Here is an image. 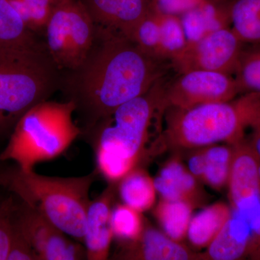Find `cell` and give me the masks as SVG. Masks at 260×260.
<instances>
[{"label": "cell", "mask_w": 260, "mask_h": 260, "mask_svg": "<svg viewBox=\"0 0 260 260\" xmlns=\"http://www.w3.org/2000/svg\"><path fill=\"white\" fill-rule=\"evenodd\" d=\"M179 18L189 44L220 29L230 28V6H220L214 0H205Z\"/></svg>", "instance_id": "cell-17"}, {"label": "cell", "mask_w": 260, "mask_h": 260, "mask_svg": "<svg viewBox=\"0 0 260 260\" xmlns=\"http://www.w3.org/2000/svg\"><path fill=\"white\" fill-rule=\"evenodd\" d=\"M118 184L122 204L141 213L155 205L158 193L153 179L145 171L136 168Z\"/></svg>", "instance_id": "cell-20"}, {"label": "cell", "mask_w": 260, "mask_h": 260, "mask_svg": "<svg viewBox=\"0 0 260 260\" xmlns=\"http://www.w3.org/2000/svg\"><path fill=\"white\" fill-rule=\"evenodd\" d=\"M97 26L131 39L140 22L150 11V0H80Z\"/></svg>", "instance_id": "cell-14"}, {"label": "cell", "mask_w": 260, "mask_h": 260, "mask_svg": "<svg viewBox=\"0 0 260 260\" xmlns=\"http://www.w3.org/2000/svg\"><path fill=\"white\" fill-rule=\"evenodd\" d=\"M167 84L159 80L148 92L123 104L88 134L93 138L96 172L116 184L136 169L144 155L154 116L166 109Z\"/></svg>", "instance_id": "cell-2"}, {"label": "cell", "mask_w": 260, "mask_h": 260, "mask_svg": "<svg viewBox=\"0 0 260 260\" xmlns=\"http://www.w3.org/2000/svg\"><path fill=\"white\" fill-rule=\"evenodd\" d=\"M230 18L231 28L243 44H260V0H236Z\"/></svg>", "instance_id": "cell-23"}, {"label": "cell", "mask_w": 260, "mask_h": 260, "mask_svg": "<svg viewBox=\"0 0 260 260\" xmlns=\"http://www.w3.org/2000/svg\"><path fill=\"white\" fill-rule=\"evenodd\" d=\"M244 44L232 29H220L186 47L171 60V64L179 74L194 71L235 73Z\"/></svg>", "instance_id": "cell-9"}, {"label": "cell", "mask_w": 260, "mask_h": 260, "mask_svg": "<svg viewBox=\"0 0 260 260\" xmlns=\"http://www.w3.org/2000/svg\"><path fill=\"white\" fill-rule=\"evenodd\" d=\"M251 236L249 223L233 212L206 250L200 254V260H244L249 256Z\"/></svg>", "instance_id": "cell-15"}, {"label": "cell", "mask_w": 260, "mask_h": 260, "mask_svg": "<svg viewBox=\"0 0 260 260\" xmlns=\"http://www.w3.org/2000/svg\"><path fill=\"white\" fill-rule=\"evenodd\" d=\"M71 101H45L32 107L18 121L0 153V161H11L24 171L60 156L83 135L75 122Z\"/></svg>", "instance_id": "cell-6"}, {"label": "cell", "mask_w": 260, "mask_h": 260, "mask_svg": "<svg viewBox=\"0 0 260 260\" xmlns=\"http://www.w3.org/2000/svg\"><path fill=\"white\" fill-rule=\"evenodd\" d=\"M167 62L146 54L123 34L97 26L83 64L76 70L61 71L59 90L65 100L74 103L83 120V134H86L162 79Z\"/></svg>", "instance_id": "cell-1"}, {"label": "cell", "mask_w": 260, "mask_h": 260, "mask_svg": "<svg viewBox=\"0 0 260 260\" xmlns=\"http://www.w3.org/2000/svg\"><path fill=\"white\" fill-rule=\"evenodd\" d=\"M8 260H39L17 229L15 220L14 239Z\"/></svg>", "instance_id": "cell-31"}, {"label": "cell", "mask_w": 260, "mask_h": 260, "mask_svg": "<svg viewBox=\"0 0 260 260\" xmlns=\"http://www.w3.org/2000/svg\"><path fill=\"white\" fill-rule=\"evenodd\" d=\"M239 95L237 81L232 75L194 70L181 73L167 83L164 99L167 109H189L229 102Z\"/></svg>", "instance_id": "cell-8"}, {"label": "cell", "mask_w": 260, "mask_h": 260, "mask_svg": "<svg viewBox=\"0 0 260 260\" xmlns=\"http://www.w3.org/2000/svg\"><path fill=\"white\" fill-rule=\"evenodd\" d=\"M97 26L80 0L56 5L44 30V44L61 71L79 68L95 41Z\"/></svg>", "instance_id": "cell-7"}, {"label": "cell", "mask_w": 260, "mask_h": 260, "mask_svg": "<svg viewBox=\"0 0 260 260\" xmlns=\"http://www.w3.org/2000/svg\"><path fill=\"white\" fill-rule=\"evenodd\" d=\"M15 225L39 260H86L81 242L21 203H16Z\"/></svg>", "instance_id": "cell-10"}, {"label": "cell", "mask_w": 260, "mask_h": 260, "mask_svg": "<svg viewBox=\"0 0 260 260\" xmlns=\"http://www.w3.org/2000/svg\"><path fill=\"white\" fill-rule=\"evenodd\" d=\"M172 109L167 138L173 146L202 148L244 140L246 130L260 124V93L241 94L232 101L189 109Z\"/></svg>", "instance_id": "cell-5"}, {"label": "cell", "mask_w": 260, "mask_h": 260, "mask_svg": "<svg viewBox=\"0 0 260 260\" xmlns=\"http://www.w3.org/2000/svg\"><path fill=\"white\" fill-rule=\"evenodd\" d=\"M249 143L260 160V124L252 130L251 139Z\"/></svg>", "instance_id": "cell-33"}, {"label": "cell", "mask_w": 260, "mask_h": 260, "mask_svg": "<svg viewBox=\"0 0 260 260\" xmlns=\"http://www.w3.org/2000/svg\"><path fill=\"white\" fill-rule=\"evenodd\" d=\"M54 2V4L58 5L60 4V3H65V2H69L72 1V0H52Z\"/></svg>", "instance_id": "cell-34"}, {"label": "cell", "mask_w": 260, "mask_h": 260, "mask_svg": "<svg viewBox=\"0 0 260 260\" xmlns=\"http://www.w3.org/2000/svg\"><path fill=\"white\" fill-rule=\"evenodd\" d=\"M96 171L81 177H49L16 166L0 172V185L54 226L83 244Z\"/></svg>", "instance_id": "cell-3"}, {"label": "cell", "mask_w": 260, "mask_h": 260, "mask_svg": "<svg viewBox=\"0 0 260 260\" xmlns=\"http://www.w3.org/2000/svg\"><path fill=\"white\" fill-rule=\"evenodd\" d=\"M157 193L162 200L194 203L198 195L197 179L177 160L168 162L153 179Z\"/></svg>", "instance_id": "cell-18"}, {"label": "cell", "mask_w": 260, "mask_h": 260, "mask_svg": "<svg viewBox=\"0 0 260 260\" xmlns=\"http://www.w3.org/2000/svg\"><path fill=\"white\" fill-rule=\"evenodd\" d=\"M44 42L25 26L8 0H0V48L37 47Z\"/></svg>", "instance_id": "cell-21"}, {"label": "cell", "mask_w": 260, "mask_h": 260, "mask_svg": "<svg viewBox=\"0 0 260 260\" xmlns=\"http://www.w3.org/2000/svg\"><path fill=\"white\" fill-rule=\"evenodd\" d=\"M259 177H260V164H259Z\"/></svg>", "instance_id": "cell-35"}, {"label": "cell", "mask_w": 260, "mask_h": 260, "mask_svg": "<svg viewBox=\"0 0 260 260\" xmlns=\"http://www.w3.org/2000/svg\"><path fill=\"white\" fill-rule=\"evenodd\" d=\"M232 213L233 210L226 204L217 203L193 215L186 234L189 243L198 249H206L232 217Z\"/></svg>", "instance_id": "cell-19"}, {"label": "cell", "mask_w": 260, "mask_h": 260, "mask_svg": "<svg viewBox=\"0 0 260 260\" xmlns=\"http://www.w3.org/2000/svg\"><path fill=\"white\" fill-rule=\"evenodd\" d=\"M232 157V145H210L191 155L187 169L197 179L220 189L228 185Z\"/></svg>", "instance_id": "cell-16"}, {"label": "cell", "mask_w": 260, "mask_h": 260, "mask_svg": "<svg viewBox=\"0 0 260 260\" xmlns=\"http://www.w3.org/2000/svg\"><path fill=\"white\" fill-rule=\"evenodd\" d=\"M234 74L240 95L260 93V44L243 47Z\"/></svg>", "instance_id": "cell-24"}, {"label": "cell", "mask_w": 260, "mask_h": 260, "mask_svg": "<svg viewBox=\"0 0 260 260\" xmlns=\"http://www.w3.org/2000/svg\"><path fill=\"white\" fill-rule=\"evenodd\" d=\"M35 35L44 34L56 5L52 0H8Z\"/></svg>", "instance_id": "cell-26"}, {"label": "cell", "mask_w": 260, "mask_h": 260, "mask_svg": "<svg viewBox=\"0 0 260 260\" xmlns=\"http://www.w3.org/2000/svg\"><path fill=\"white\" fill-rule=\"evenodd\" d=\"M158 15L160 20V43L158 57L162 60L171 61L173 58L186 47L187 41L179 17Z\"/></svg>", "instance_id": "cell-25"}, {"label": "cell", "mask_w": 260, "mask_h": 260, "mask_svg": "<svg viewBox=\"0 0 260 260\" xmlns=\"http://www.w3.org/2000/svg\"><path fill=\"white\" fill-rule=\"evenodd\" d=\"M252 236L249 256L251 260H260V217L251 227Z\"/></svg>", "instance_id": "cell-32"}, {"label": "cell", "mask_w": 260, "mask_h": 260, "mask_svg": "<svg viewBox=\"0 0 260 260\" xmlns=\"http://www.w3.org/2000/svg\"><path fill=\"white\" fill-rule=\"evenodd\" d=\"M233 145L228 186L234 213L251 224L260 215V160L249 143Z\"/></svg>", "instance_id": "cell-11"}, {"label": "cell", "mask_w": 260, "mask_h": 260, "mask_svg": "<svg viewBox=\"0 0 260 260\" xmlns=\"http://www.w3.org/2000/svg\"><path fill=\"white\" fill-rule=\"evenodd\" d=\"M111 222L114 240L118 242L135 240L145 227L141 213L122 203L113 206Z\"/></svg>", "instance_id": "cell-27"}, {"label": "cell", "mask_w": 260, "mask_h": 260, "mask_svg": "<svg viewBox=\"0 0 260 260\" xmlns=\"http://www.w3.org/2000/svg\"><path fill=\"white\" fill-rule=\"evenodd\" d=\"M115 184L109 183L107 187L89 208L83 244L86 260H110L113 234L112 211Z\"/></svg>", "instance_id": "cell-13"}, {"label": "cell", "mask_w": 260, "mask_h": 260, "mask_svg": "<svg viewBox=\"0 0 260 260\" xmlns=\"http://www.w3.org/2000/svg\"><path fill=\"white\" fill-rule=\"evenodd\" d=\"M205 0H150V10L160 15L180 17Z\"/></svg>", "instance_id": "cell-30"}, {"label": "cell", "mask_w": 260, "mask_h": 260, "mask_svg": "<svg viewBox=\"0 0 260 260\" xmlns=\"http://www.w3.org/2000/svg\"><path fill=\"white\" fill-rule=\"evenodd\" d=\"M16 203L12 196L0 197V260H8L15 234Z\"/></svg>", "instance_id": "cell-29"}, {"label": "cell", "mask_w": 260, "mask_h": 260, "mask_svg": "<svg viewBox=\"0 0 260 260\" xmlns=\"http://www.w3.org/2000/svg\"><path fill=\"white\" fill-rule=\"evenodd\" d=\"M110 260H200V254L161 231L145 225L138 239L118 243Z\"/></svg>", "instance_id": "cell-12"}, {"label": "cell", "mask_w": 260, "mask_h": 260, "mask_svg": "<svg viewBox=\"0 0 260 260\" xmlns=\"http://www.w3.org/2000/svg\"><path fill=\"white\" fill-rule=\"evenodd\" d=\"M61 70L43 43L0 48V140L10 136L29 110L60 90Z\"/></svg>", "instance_id": "cell-4"}, {"label": "cell", "mask_w": 260, "mask_h": 260, "mask_svg": "<svg viewBox=\"0 0 260 260\" xmlns=\"http://www.w3.org/2000/svg\"><path fill=\"white\" fill-rule=\"evenodd\" d=\"M193 205L182 200H160L155 214L159 225L167 237L180 242L186 238L192 218Z\"/></svg>", "instance_id": "cell-22"}, {"label": "cell", "mask_w": 260, "mask_h": 260, "mask_svg": "<svg viewBox=\"0 0 260 260\" xmlns=\"http://www.w3.org/2000/svg\"><path fill=\"white\" fill-rule=\"evenodd\" d=\"M130 39L145 53L159 59L160 20L158 14L150 10L148 14L137 25Z\"/></svg>", "instance_id": "cell-28"}]
</instances>
